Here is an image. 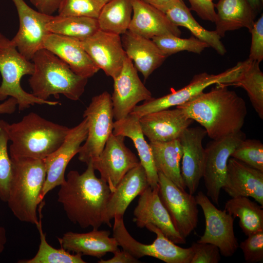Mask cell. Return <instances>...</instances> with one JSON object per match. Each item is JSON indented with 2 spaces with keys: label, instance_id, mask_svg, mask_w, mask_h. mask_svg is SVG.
<instances>
[{
  "label": "cell",
  "instance_id": "5bb4252c",
  "mask_svg": "<svg viewBox=\"0 0 263 263\" xmlns=\"http://www.w3.org/2000/svg\"><path fill=\"white\" fill-rule=\"evenodd\" d=\"M88 134V122L86 118L70 130L61 145L43 159L46 171L45 181L39 201L40 203L46 195L65 180L67 166L73 157L78 153L82 143Z\"/></svg>",
  "mask_w": 263,
  "mask_h": 263
},
{
  "label": "cell",
  "instance_id": "5b68a950",
  "mask_svg": "<svg viewBox=\"0 0 263 263\" xmlns=\"http://www.w3.org/2000/svg\"><path fill=\"white\" fill-rule=\"evenodd\" d=\"M11 159L12 173L6 203L19 220L36 225L39 198L46 176L44 160L25 157Z\"/></svg>",
  "mask_w": 263,
  "mask_h": 263
},
{
  "label": "cell",
  "instance_id": "d590c367",
  "mask_svg": "<svg viewBox=\"0 0 263 263\" xmlns=\"http://www.w3.org/2000/svg\"><path fill=\"white\" fill-rule=\"evenodd\" d=\"M151 39L167 56L183 51L199 54L209 47L207 43L193 35L188 38H182L173 35H164L153 37Z\"/></svg>",
  "mask_w": 263,
  "mask_h": 263
},
{
  "label": "cell",
  "instance_id": "9c48e42d",
  "mask_svg": "<svg viewBox=\"0 0 263 263\" xmlns=\"http://www.w3.org/2000/svg\"><path fill=\"white\" fill-rule=\"evenodd\" d=\"M243 62H239L234 67L217 75L202 73L195 75L188 84L183 88L163 96L152 97L140 105H136L130 113L139 118L148 113L169 109L183 104L200 94L207 87L220 84L227 87L239 75Z\"/></svg>",
  "mask_w": 263,
  "mask_h": 263
},
{
  "label": "cell",
  "instance_id": "ffe728a7",
  "mask_svg": "<svg viewBox=\"0 0 263 263\" xmlns=\"http://www.w3.org/2000/svg\"><path fill=\"white\" fill-rule=\"evenodd\" d=\"M193 122L177 107L150 113L139 118L142 131L150 141L168 142L178 139Z\"/></svg>",
  "mask_w": 263,
  "mask_h": 263
},
{
  "label": "cell",
  "instance_id": "603a6c76",
  "mask_svg": "<svg viewBox=\"0 0 263 263\" xmlns=\"http://www.w3.org/2000/svg\"><path fill=\"white\" fill-rule=\"evenodd\" d=\"M149 186L145 170L140 164L129 170L111 192L105 210L104 224L111 227L115 216L123 217L130 203Z\"/></svg>",
  "mask_w": 263,
  "mask_h": 263
},
{
  "label": "cell",
  "instance_id": "60d3db41",
  "mask_svg": "<svg viewBox=\"0 0 263 263\" xmlns=\"http://www.w3.org/2000/svg\"><path fill=\"white\" fill-rule=\"evenodd\" d=\"M190 263H218L221 260L219 248L209 243H193Z\"/></svg>",
  "mask_w": 263,
  "mask_h": 263
},
{
  "label": "cell",
  "instance_id": "836d02e7",
  "mask_svg": "<svg viewBox=\"0 0 263 263\" xmlns=\"http://www.w3.org/2000/svg\"><path fill=\"white\" fill-rule=\"evenodd\" d=\"M49 32L84 40L99 29L97 19L87 17L53 16L46 25Z\"/></svg>",
  "mask_w": 263,
  "mask_h": 263
},
{
  "label": "cell",
  "instance_id": "7bdbcfd3",
  "mask_svg": "<svg viewBox=\"0 0 263 263\" xmlns=\"http://www.w3.org/2000/svg\"><path fill=\"white\" fill-rule=\"evenodd\" d=\"M37 10L48 15L57 11L62 0H30Z\"/></svg>",
  "mask_w": 263,
  "mask_h": 263
},
{
  "label": "cell",
  "instance_id": "9a60e30c",
  "mask_svg": "<svg viewBox=\"0 0 263 263\" xmlns=\"http://www.w3.org/2000/svg\"><path fill=\"white\" fill-rule=\"evenodd\" d=\"M19 19V28L11 39L18 50L31 60L36 53L43 48L44 40L50 33L46 25L53 15L39 12L29 6L24 0H12Z\"/></svg>",
  "mask_w": 263,
  "mask_h": 263
},
{
  "label": "cell",
  "instance_id": "bcb514c9",
  "mask_svg": "<svg viewBox=\"0 0 263 263\" xmlns=\"http://www.w3.org/2000/svg\"><path fill=\"white\" fill-rule=\"evenodd\" d=\"M151 5L157 9H160L176 0H140Z\"/></svg>",
  "mask_w": 263,
  "mask_h": 263
},
{
  "label": "cell",
  "instance_id": "7dc6e473",
  "mask_svg": "<svg viewBox=\"0 0 263 263\" xmlns=\"http://www.w3.org/2000/svg\"><path fill=\"white\" fill-rule=\"evenodd\" d=\"M7 241L6 229L4 227L0 226V254L4 251Z\"/></svg>",
  "mask_w": 263,
  "mask_h": 263
},
{
  "label": "cell",
  "instance_id": "c3c4849f",
  "mask_svg": "<svg viewBox=\"0 0 263 263\" xmlns=\"http://www.w3.org/2000/svg\"><path fill=\"white\" fill-rule=\"evenodd\" d=\"M253 9L258 13L262 9L263 2L261 0H247Z\"/></svg>",
  "mask_w": 263,
  "mask_h": 263
},
{
  "label": "cell",
  "instance_id": "ab89813d",
  "mask_svg": "<svg viewBox=\"0 0 263 263\" xmlns=\"http://www.w3.org/2000/svg\"><path fill=\"white\" fill-rule=\"evenodd\" d=\"M239 245L246 263H255L263 260V230L250 234Z\"/></svg>",
  "mask_w": 263,
  "mask_h": 263
},
{
  "label": "cell",
  "instance_id": "681fc988",
  "mask_svg": "<svg viewBox=\"0 0 263 263\" xmlns=\"http://www.w3.org/2000/svg\"><path fill=\"white\" fill-rule=\"evenodd\" d=\"M101 6H103L106 3L110 1L111 0H95Z\"/></svg>",
  "mask_w": 263,
  "mask_h": 263
},
{
  "label": "cell",
  "instance_id": "4dcf8cb0",
  "mask_svg": "<svg viewBox=\"0 0 263 263\" xmlns=\"http://www.w3.org/2000/svg\"><path fill=\"white\" fill-rule=\"evenodd\" d=\"M242 70L237 78L227 86L241 87L247 92L252 106L263 119V73L260 63L247 58L242 61Z\"/></svg>",
  "mask_w": 263,
  "mask_h": 263
},
{
  "label": "cell",
  "instance_id": "2e32d148",
  "mask_svg": "<svg viewBox=\"0 0 263 263\" xmlns=\"http://www.w3.org/2000/svg\"><path fill=\"white\" fill-rule=\"evenodd\" d=\"M113 80L111 100L115 121L128 115L139 102L152 97L151 92L139 77L132 61L128 56L120 73Z\"/></svg>",
  "mask_w": 263,
  "mask_h": 263
},
{
  "label": "cell",
  "instance_id": "e575fe53",
  "mask_svg": "<svg viewBox=\"0 0 263 263\" xmlns=\"http://www.w3.org/2000/svg\"><path fill=\"white\" fill-rule=\"evenodd\" d=\"M44 206L42 201L38 207V222L36 226L40 238L38 251L35 256L29 259L19 260V263H85L82 255L78 253L71 254L62 248L56 249L50 245L46 238V234L42 226L41 210Z\"/></svg>",
  "mask_w": 263,
  "mask_h": 263
},
{
  "label": "cell",
  "instance_id": "ee69618b",
  "mask_svg": "<svg viewBox=\"0 0 263 263\" xmlns=\"http://www.w3.org/2000/svg\"><path fill=\"white\" fill-rule=\"evenodd\" d=\"M112 258L104 260L100 259L98 261L99 263H137L140 261L138 259L134 257L127 251L123 249L122 251L117 250L114 253Z\"/></svg>",
  "mask_w": 263,
  "mask_h": 263
},
{
  "label": "cell",
  "instance_id": "b9f144b4",
  "mask_svg": "<svg viewBox=\"0 0 263 263\" xmlns=\"http://www.w3.org/2000/svg\"><path fill=\"white\" fill-rule=\"evenodd\" d=\"M249 58L260 63L263 59V14L255 21L252 30Z\"/></svg>",
  "mask_w": 263,
  "mask_h": 263
},
{
  "label": "cell",
  "instance_id": "f6af8a7d",
  "mask_svg": "<svg viewBox=\"0 0 263 263\" xmlns=\"http://www.w3.org/2000/svg\"><path fill=\"white\" fill-rule=\"evenodd\" d=\"M18 103L16 99L10 97L0 104V114H11L16 110Z\"/></svg>",
  "mask_w": 263,
  "mask_h": 263
},
{
  "label": "cell",
  "instance_id": "44dd1931",
  "mask_svg": "<svg viewBox=\"0 0 263 263\" xmlns=\"http://www.w3.org/2000/svg\"><path fill=\"white\" fill-rule=\"evenodd\" d=\"M43 48L55 54L81 77L88 79L99 70L78 39L49 33L44 40Z\"/></svg>",
  "mask_w": 263,
  "mask_h": 263
},
{
  "label": "cell",
  "instance_id": "1f68e13d",
  "mask_svg": "<svg viewBox=\"0 0 263 263\" xmlns=\"http://www.w3.org/2000/svg\"><path fill=\"white\" fill-rule=\"evenodd\" d=\"M263 207L248 197L232 198L225 204V209L233 218H239V225L245 235L263 230Z\"/></svg>",
  "mask_w": 263,
  "mask_h": 263
},
{
  "label": "cell",
  "instance_id": "4fadbf2b",
  "mask_svg": "<svg viewBox=\"0 0 263 263\" xmlns=\"http://www.w3.org/2000/svg\"><path fill=\"white\" fill-rule=\"evenodd\" d=\"M125 137L112 133L101 153L92 162L111 192L129 170L140 164L137 156L125 145Z\"/></svg>",
  "mask_w": 263,
  "mask_h": 263
},
{
  "label": "cell",
  "instance_id": "3957f363",
  "mask_svg": "<svg viewBox=\"0 0 263 263\" xmlns=\"http://www.w3.org/2000/svg\"><path fill=\"white\" fill-rule=\"evenodd\" d=\"M10 158L44 159L63 143L70 128L31 112L7 127Z\"/></svg>",
  "mask_w": 263,
  "mask_h": 263
},
{
  "label": "cell",
  "instance_id": "f1b7e54d",
  "mask_svg": "<svg viewBox=\"0 0 263 263\" xmlns=\"http://www.w3.org/2000/svg\"><path fill=\"white\" fill-rule=\"evenodd\" d=\"M168 19L177 27L186 28L196 38L207 43L220 55H225L226 50L221 41V37L214 31H209L202 26L194 18L183 0H176L160 8Z\"/></svg>",
  "mask_w": 263,
  "mask_h": 263
},
{
  "label": "cell",
  "instance_id": "7a4b0ae2",
  "mask_svg": "<svg viewBox=\"0 0 263 263\" xmlns=\"http://www.w3.org/2000/svg\"><path fill=\"white\" fill-rule=\"evenodd\" d=\"M220 84L177 106L216 140L241 131L247 114L245 101L235 92Z\"/></svg>",
  "mask_w": 263,
  "mask_h": 263
},
{
  "label": "cell",
  "instance_id": "f546056e",
  "mask_svg": "<svg viewBox=\"0 0 263 263\" xmlns=\"http://www.w3.org/2000/svg\"><path fill=\"white\" fill-rule=\"evenodd\" d=\"M149 144L157 172L185 189L181 173L183 151L179 138L168 142L150 141Z\"/></svg>",
  "mask_w": 263,
  "mask_h": 263
},
{
  "label": "cell",
  "instance_id": "277c9868",
  "mask_svg": "<svg viewBox=\"0 0 263 263\" xmlns=\"http://www.w3.org/2000/svg\"><path fill=\"white\" fill-rule=\"evenodd\" d=\"M34 72L28 81L32 94L47 100L51 95L61 94L76 101L84 92L88 78L75 74L69 66L51 52L42 48L31 59Z\"/></svg>",
  "mask_w": 263,
  "mask_h": 263
},
{
  "label": "cell",
  "instance_id": "484cf974",
  "mask_svg": "<svg viewBox=\"0 0 263 263\" xmlns=\"http://www.w3.org/2000/svg\"><path fill=\"white\" fill-rule=\"evenodd\" d=\"M122 35V42L127 56L146 80L168 56L151 39L138 36L129 30Z\"/></svg>",
  "mask_w": 263,
  "mask_h": 263
},
{
  "label": "cell",
  "instance_id": "ba28073f",
  "mask_svg": "<svg viewBox=\"0 0 263 263\" xmlns=\"http://www.w3.org/2000/svg\"><path fill=\"white\" fill-rule=\"evenodd\" d=\"M88 122V134L81 146L78 159L87 165L103 150L113 130V113L111 94L106 91L94 96L83 113Z\"/></svg>",
  "mask_w": 263,
  "mask_h": 263
},
{
  "label": "cell",
  "instance_id": "e0dca14e",
  "mask_svg": "<svg viewBox=\"0 0 263 263\" xmlns=\"http://www.w3.org/2000/svg\"><path fill=\"white\" fill-rule=\"evenodd\" d=\"M81 44L99 69L114 79L120 73L127 55L120 35L99 29Z\"/></svg>",
  "mask_w": 263,
  "mask_h": 263
},
{
  "label": "cell",
  "instance_id": "cb8c5ba5",
  "mask_svg": "<svg viewBox=\"0 0 263 263\" xmlns=\"http://www.w3.org/2000/svg\"><path fill=\"white\" fill-rule=\"evenodd\" d=\"M132 16L128 30L147 38L164 35L180 37L181 31L165 14L140 0H132Z\"/></svg>",
  "mask_w": 263,
  "mask_h": 263
},
{
  "label": "cell",
  "instance_id": "8fae6325",
  "mask_svg": "<svg viewBox=\"0 0 263 263\" xmlns=\"http://www.w3.org/2000/svg\"><path fill=\"white\" fill-rule=\"evenodd\" d=\"M158 174V195L178 232L186 239L196 227L197 203L193 194L181 188L162 173Z\"/></svg>",
  "mask_w": 263,
  "mask_h": 263
},
{
  "label": "cell",
  "instance_id": "83f0119b",
  "mask_svg": "<svg viewBox=\"0 0 263 263\" xmlns=\"http://www.w3.org/2000/svg\"><path fill=\"white\" fill-rule=\"evenodd\" d=\"M216 8L215 31L222 38L227 31L246 28L250 32L258 13L247 0H219Z\"/></svg>",
  "mask_w": 263,
  "mask_h": 263
},
{
  "label": "cell",
  "instance_id": "7c38bea8",
  "mask_svg": "<svg viewBox=\"0 0 263 263\" xmlns=\"http://www.w3.org/2000/svg\"><path fill=\"white\" fill-rule=\"evenodd\" d=\"M195 199L203 211L206 223L204 233L197 242L214 244L222 255L232 256L239 246L234 231V218L225 209H218L202 191L198 192Z\"/></svg>",
  "mask_w": 263,
  "mask_h": 263
},
{
  "label": "cell",
  "instance_id": "74e56055",
  "mask_svg": "<svg viewBox=\"0 0 263 263\" xmlns=\"http://www.w3.org/2000/svg\"><path fill=\"white\" fill-rule=\"evenodd\" d=\"M231 157L263 171V144L260 140L244 139L235 148Z\"/></svg>",
  "mask_w": 263,
  "mask_h": 263
},
{
  "label": "cell",
  "instance_id": "7402d4cb",
  "mask_svg": "<svg viewBox=\"0 0 263 263\" xmlns=\"http://www.w3.org/2000/svg\"><path fill=\"white\" fill-rule=\"evenodd\" d=\"M232 198L251 197L263 206V171L229 158L222 188Z\"/></svg>",
  "mask_w": 263,
  "mask_h": 263
},
{
  "label": "cell",
  "instance_id": "30bf717a",
  "mask_svg": "<svg viewBox=\"0 0 263 263\" xmlns=\"http://www.w3.org/2000/svg\"><path fill=\"white\" fill-rule=\"evenodd\" d=\"M246 136L242 131L213 140L205 149V159L203 177L207 195L219 206V196L226 176L227 162L231 155Z\"/></svg>",
  "mask_w": 263,
  "mask_h": 263
},
{
  "label": "cell",
  "instance_id": "4316f807",
  "mask_svg": "<svg viewBox=\"0 0 263 263\" xmlns=\"http://www.w3.org/2000/svg\"><path fill=\"white\" fill-rule=\"evenodd\" d=\"M113 133L130 138L133 142L144 168L149 186H158V174L149 143L146 141L139 122V118L130 113L126 117L115 121Z\"/></svg>",
  "mask_w": 263,
  "mask_h": 263
},
{
  "label": "cell",
  "instance_id": "ac0fdd59",
  "mask_svg": "<svg viewBox=\"0 0 263 263\" xmlns=\"http://www.w3.org/2000/svg\"><path fill=\"white\" fill-rule=\"evenodd\" d=\"M207 134L203 128L188 127L179 138L183 151L181 175L191 194L196 191L203 176L205 149L202 141Z\"/></svg>",
  "mask_w": 263,
  "mask_h": 263
},
{
  "label": "cell",
  "instance_id": "d6a6232c",
  "mask_svg": "<svg viewBox=\"0 0 263 263\" xmlns=\"http://www.w3.org/2000/svg\"><path fill=\"white\" fill-rule=\"evenodd\" d=\"M132 14V0H111L97 18L99 29L119 35L129 29Z\"/></svg>",
  "mask_w": 263,
  "mask_h": 263
},
{
  "label": "cell",
  "instance_id": "8d00e7d4",
  "mask_svg": "<svg viewBox=\"0 0 263 263\" xmlns=\"http://www.w3.org/2000/svg\"><path fill=\"white\" fill-rule=\"evenodd\" d=\"M8 125L6 121L0 120V200L5 203L12 173V161L8 150Z\"/></svg>",
  "mask_w": 263,
  "mask_h": 263
},
{
  "label": "cell",
  "instance_id": "6da1fadb",
  "mask_svg": "<svg viewBox=\"0 0 263 263\" xmlns=\"http://www.w3.org/2000/svg\"><path fill=\"white\" fill-rule=\"evenodd\" d=\"M92 162L80 174L71 170L57 193L68 219L83 228L98 229L104 224V215L111 191L106 182L97 178Z\"/></svg>",
  "mask_w": 263,
  "mask_h": 263
},
{
  "label": "cell",
  "instance_id": "f35d334b",
  "mask_svg": "<svg viewBox=\"0 0 263 263\" xmlns=\"http://www.w3.org/2000/svg\"><path fill=\"white\" fill-rule=\"evenodd\" d=\"M102 7L95 0H62L57 15L97 19Z\"/></svg>",
  "mask_w": 263,
  "mask_h": 263
},
{
  "label": "cell",
  "instance_id": "8992f818",
  "mask_svg": "<svg viewBox=\"0 0 263 263\" xmlns=\"http://www.w3.org/2000/svg\"><path fill=\"white\" fill-rule=\"evenodd\" d=\"M33 72V62L19 53L11 39L0 32V74L2 78L0 101H4L8 96L14 98L20 111L35 104H59L58 101L40 99L22 89L20 85L21 78L25 75H31Z\"/></svg>",
  "mask_w": 263,
  "mask_h": 263
},
{
  "label": "cell",
  "instance_id": "d4e9b609",
  "mask_svg": "<svg viewBox=\"0 0 263 263\" xmlns=\"http://www.w3.org/2000/svg\"><path fill=\"white\" fill-rule=\"evenodd\" d=\"M110 234L109 230L98 229L86 233L69 231L57 239L61 247L69 252L101 258L119 249L117 241Z\"/></svg>",
  "mask_w": 263,
  "mask_h": 263
},
{
  "label": "cell",
  "instance_id": "52a82bcc",
  "mask_svg": "<svg viewBox=\"0 0 263 263\" xmlns=\"http://www.w3.org/2000/svg\"><path fill=\"white\" fill-rule=\"evenodd\" d=\"M113 219V237L119 246L136 259L150 256L167 263H190L193 255L191 247L185 248L177 245L155 225L148 224L145 226L156 235L151 244H146L130 235L125 227L123 217L116 216Z\"/></svg>",
  "mask_w": 263,
  "mask_h": 263
},
{
  "label": "cell",
  "instance_id": "d6986e66",
  "mask_svg": "<svg viewBox=\"0 0 263 263\" xmlns=\"http://www.w3.org/2000/svg\"><path fill=\"white\" fill-rule=\"evenodd\" d=\"M133 221L137 227L143 228L152 224L176 244H184L186 239L175 228L167 209L158 195V186H149L139 195L138 204L133 211Z\"/></svg>",
  "mask_w": 263,
  "mask_h": 263
},
{
  "label": "cell",
  "instance_id": "f907efd6",
  "mask_svg": "<svg viewBox=\"0 0 263 263\" xmlns=\"http://www.w3.org/2000/svg\"><path fill=\"white\" fill-rule=\"evenodd\" d=\"M261 0V1H262V2H263V0Z\"/></svg>",
  "mask_w": 263,
  "mask_h": 263
}]
</instances>
